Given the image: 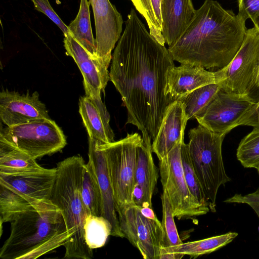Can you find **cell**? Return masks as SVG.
Listing matches in <instances>:
<instances>
[{
	"label": "cell",
	"mask_w": 259,
	"mask_h": 259,
	"mask_svg": "<svg viewBox=\"0 0 259 259\" xmlns=\"http://www.w3.org/2000/svg\"><path fill=\"white\" fill-rule=\"evenodd\" d=\"M174 61L168 49L147 30L132 8L112 55L109 77L126 109V123L141 131L148 146H152L172 102L165 89Z\"/></svg>",
	"instance_id": "6da1fadb"
},
{
	"label": "cell",
	"mask_w": 259,
	"mask_h": 259,
	"mask_svg": "<svg viewBox=\"0 0 259 259\" xmlns=\"http://www.w3.org/2000/svg\"><path fill=\"white\" fill-rule=\"evenodd\" d=\"M245 21L216 1L205 0L179 38L168 50L181 64L223 68L232 60L245 38Z\"/></svg>",
	"instance_id": "7a4b0ae2"
},
{
	"label": "cell",
	"mask_w": 259,
	"mask_h": 259,
	"mask_svg": "<svg viewBox=\"0 0 259 259\" xmlns=\"http://www.w3.org/2000/svg\"><path fill=\"white\" fill-rule=\"evenodd\" d=\"M69 235L63 213L51 200L20 213L0 249L3 259H35L64 246Z\"/></svg>",
	"instance_id": "3957f363"
},
{
	"label": "cell",
	"mask_w": 259,
	"mask_h": 259,
	"mask_svg": "<svg viewBox=\"0 0 259 259\" xmlns=\"http://www.w3.org/2000/svg\"><path fill=\"white\" fill-rule=\"evenodd\" d=\"M85 162L79 155L68 157L57 163L56 178L51 200L61 210L69 238L63 246L66 258L91 259L93 249L87 245L84 223L87 217L81 195Z\"/></svg>",
	"instance_id": "277c9868"
},
{
	"label": "cell",
	"mask_w": 259,
	"mask_h": 259,
	"mask_svg": "<svg viewBox=\"0 0 259 259\" xmlns=\"http://www.w3.org/2000/svg\"><path fill=\"white\" fill-rule=\"evenodd\" d=\"M188 151L195 173L209 202L215 211L219 188L231 181L224 167L222 146L225 135L214 133L199 124L188 134Z\"/></svg>",
	"instance_id": "5b68a950"
},
{
	"label": "cell",
	"mask_w": 259,
	"mask_h": 259,
	"mask_svg": "<svg viewBox=\"0 0 259 259\" xmlns=\"http://www.w3.org/2000/svg\"><path fill=\"white\" fill-rule=\"evenodd\" d=\"M138 133L127 134L118 141L100 144L106 157L117 213L135 205L133 193L135 184L137 147L142 142Z\"/></svg>",
	"instance_id": "8992f818"
},
{
	"label": "cell",
	"mask_w": 259,
	"mask_h": 259,
	"mask_svg": "<svg viewBox=\"0 0 259 259\" xmlns=\"http://www.w3.org/2000/svg\"><path fill=\"white\" fill-rule=\"evenodd\" d=\"M0 138L35 160L57 152L66 145L63 132L51 118L1 127Z\"/></svg>",
	"instance_id": "52a82bcc"
},
{
	"label": "cell",
	"mask_w": 259,
	"mask_h": 259,
	"mask_svg": "<svg viewBox=\"0 0 259 259\" xmlns=\"http://www.w3.org/2000/svg\"><path fill=\"white\" fill-rule=\"evenodd\" d=\"M181 139L159 160L163 191L169 197L174 217L178 220L205 214L209 210L200 206L190 193L184 177L181 155Z\"/></svg>",
	"instance_id": "ba28073f"
},
{
	"label": "cell",
	"mask_w": 259,
	"mask_h": 259,
	"mask_svg": "<svg viewBox=\"0 0 259 259\" xmlns=\"http://www.w3.org/2000/svg\"><path fill=\"white\" fill-rule=\"evenodd\" d=\"M256 102L249 94H237L221 89L203 113L195 119L199 124L208 130L226 135L240 125Z\"/></svg>",
	"instance_id": "9c48e42d"
},
{
	"label": "cell",
	"mask_w": 259,
	"mask_h": 259,
	"mask_svg": "<svg viewBox=\"0 0 259 259\" xmlns=\"http://www.w3.org/2000/svg\"><path fill=\"white\" fill-rule=\"evenodd\" d=\"M140 208L133 205L117 213L120 230L144 258L159 259L163 237L161 223L146 218Z\"/></svg>",
	"instance_id": "30bf717a"
},
{
	"label": "cell",
	"mask_w": 259,
	"mask_h": 259,
	"mask_svg": "<svg viewBox=\"0 0 259 259\" xmlns=\"http://www.w3.org/2000/svg\"><path fill=\"white\" fill-rule=\"evenodd\" d=\"M259 67V29H247L237 53L227 66L222 90L237 94H249L253 88Z\"/></svg>",
	"instance_id": "8fae6325"
},
{
	"label": "cell",
	"mask_w": 259,
	"mask_h": 259,
	"mask_svg": "<svg viewBox=\"0 0 259 259\" xmlns=\"http://www.w3.org/2000/svg\"><path fill=\"white\" fill-rule=\"evenodd\" d=\"M94 13L96 29V54L108 68L111 52L122 30L121 14L109 0H89Z\"/></svg>",
	"instance_id": "7c38bea8"
},
{
	"label": "cell",
	"mask_w": 259,
	"mask_h": 259,
	"mask_svg": "<svg viewBox=\"0 0 259 259\" xmlns=\"http://www.w3.org/2000/svg\"><path fill=\"white\" fill-rule=\"evenodd\" d=\"M63 41L67 54L73 59L82 75L85 96H101L110 80L104 61L93 57L70 33L64 35Z\"/></svg>",
	"instance_id": "4fadbf2b"
},
{
	"label": "cell",
	"mask_w": 259,
	"mask_h": 259,
	"mask_svg": "<svg viewBox=\"0 0 259 259\" xmlns=\"http://www.w3.org/2000/svg\"><path fill=\"white\" fill-rule=\"evenodd\" d=\"M226 69L227 66L216 71H209L201 67L189 65L174 66L166 75L165 95L174 102L197 88L220 83L226 78Z\"/></svg>",
	"instance_id": "5bb4252c"
},
{
	"label": "cell",
	"mask_w": 259,
	"mask_h": 259,
	"mask_svg": "<svg viewBox=\"0 0 259 259\" xmlns=\"http://www.w3.org/2000/svg\"><path fill=\"white\" fill-rule=\"evenodd\" d=\"M0 117L8 126L23 124L40 119H49L46 105L39 94H20L15 91L3 90L0 93Z\"/></svg>",
	"instance_id": "9a60e30c"
},
{
	"label": "cell",
	"mask_w": 259,
	"mask_h": 259,
	"mask_svg": "<svg viewBox=\"0 0 259 259\" xmlns=\"http://www.w3.org/2000/svg\"><path fill=\"white\" fill-rule=\"evenodd\" d=\"M89 158L95 167L102 197V214L111 223V235L123 238L119 224L112 184L110 179L106 157L100 143L89 138Z\"/></svg>",
	"instance_id": "2e32d148"
},
{
	"label": "cell",
	"mask_w": 259,
	"mask_h": 259,
	"mask_svg": "<svg viewBox=\"0 0 259 259\" xmlns=\"http://www.w3.org/2000/svg\"><path fill=\"white\" fill-rule=\"evenodd\" d=\"M56 178V169L13 175H0V184L25 197L51 200Z\"/></svg>",
	"instance_id": "e0dca14e"
},
{
	"label": "cell",
	"mask_w": 259,
	"mask_h": 259,
	"mask_svg": "<svg viewBox=\"0 0 259 259\" xmlns=\"http://www.w3.org/2000/svg\"><path fill=\"white\" fill-rule=\"evenodd\" d=\"M188 120L181 101L177 100L170 104L152 144V152L156 154L159 160L165 157L184 138Z\"/></svg>",
	"instance_id": "ac0fdd59"
},
{
	"label": "cell",
	"mask_w": 259,
	"mask_h": 259,
	"mask_svg": "<svg viewBox=\"0 0 259 259\" xmlns=\"http://www.w3.org/2000/svg\"><path fill=\"white\" fill-rule=\"evenodd\" d=\"M79 113L87 129L89 138L100 144L115 141V134L109 122L110 117L101 97L95 98L87 96L79 100Z\"/></svg>",
	"instance_id": "d6986e66"
},
{
	"label": "cell",
	"mask_w": 259,
	"mask_h": 259,
	"mask_svg": "<svg viewBox=\"0 0 259 259\" xmlns=\"http://www.w3.org/2000/svg\"><path fill=\"white\" fill-rule=\"evenodd\" d=\"M196 13L192 0H162V34L168 46L176 42Z\"/></svg>",
	"instance_id": "ffe728a7"
},
{
	"label": "cell",
	"mask_w": 259,
	"mask_h": 259,
	"mask_svg": "<svg viewBox=\"0 0 259 259\" xmlns=\"http://www.w3.org/2000/svg\"><path fill=\"white\" fill-rule=\"evenodd\" d=\"M152 152V146L146 145L143 141L138 146L135 184L142 189L147 206L151 208L152 196L159 177Z\"/></svg>",
	"instance_id": "44dd1931"
},
{
	"label": "cell",
	"mask_w": 259,
	"mask_h": 259,
	"mask_svg": "<svg viewBox=\"0 0 259 259\" xmlns=\"http://www.w3.org/2000/svg\"><path fill=\"white\" fill-rule=\"evenodd\" d=\"M44 168L29 155L0 138V175H17Z\"/></svg>",
	"instance_id": "7402d4cb"
},
{
	"label": "cell",
	"mask_w": 259,
	"mask_h": 259,
	"mask_svg": "<svg viewBox=\"0 0 259 259\" xmlns=\"http://www.w3.org/2000/svg\"><path fill=\"white\" fill-rule=\"evenodd\" d=\"M237 236V233L229 232L199 240L183 242L176 246L162 248L160 253L162 252L177 253L196 257L210 253L222 248L231 243Z\"/></svg>",
	"instance_id": "603a6c76"
},
{
	"label": "cell",
	"mask_w": 259,
	"mask_h": 259,
	"mask_svg": "<svg viewBox=\"0 0 259 259\" xmlns=\"http://www.w3.org/2000/svg\"><path fill=\"white\" fill-rule=\"evenodd\" d=\"M81 195L87 215H101V191L94 164L89 158L83 168Z\"/></svg>",
	"instance_id": "cb8c5ba5"
},
{
	"label": "cell",
	"mask_w": 259,
	"mask_h": 259,
	"mask_svg": "<svg viewBox=\"0 0 259 259\" xmlns=\"http://www.w3.org/2000/svg\"><path fill=\"white\" fill-rule=\"evenodd\" d=\"M90 2L80 0L79 11L76 18L68 26L70 34L93 57L96 54L95 39L93 35L90 13ZM100 59V58H99Z\"/></svg>",
	"instance_id": "d4e9b609"
},
{
	"label": "cell",
	"mask_w": 259,
	"mask_h": 259,
	"mask_svg": "<svg viewBox=\"0 0 259 259\" xmlns=\"http://www.w3.org/2000/svg\"><path fill=\"white\" fill-rule=\"evenodd\" d=\"M44 200L21 196L0 184L1 223L12 222L20 213L27 210Z\"/></svg>",
	"instance_id": "484cf974"
},
{
	"label": "cell",
	"mask_w": 259,
	"mask_h": 259,
	"mask_svg": "<svg viewBox=\"0 0 259 259\" xmlns=\"http://www.w3.org/2000/svg\"><path fill=\"white\" fill-rule=\"evenodd\" d=\"M222 89L221 83H211L197 88L180 98L188 120L201 115L217 93Z\"/></svg>",
	"instance_id": "4316f807"
},
{
	"label": "cell",
	"mask_w": 259,
	"mask_h": 259,
	"mask_svg": "<svg viewBox=\"0 0 259 259\" xmlns=\"http://www.w3.org/2000/svg\"><path fill=\"white\" fill-rule=\"evenodd\" d=\"M136 10L145 18L150 33L162 45L165 40L162 34L161 0H130Z\"/></svg>",
	"instance_id": "83f0119b"
},
{
	"label": "cell",
	"mask_w": 259,
	"mask_h": 259,
	"mask_svg": "<svg viewBox=\"0 0 259 259\" xmlns=\"http://www.w3.org/2000/svg\"><path fill=\"white\" fill-rule=\"evenodd\" d=\"M87 245L92 249L104 246L111 235L112 227L110 222L102 215H88L83 226Z\"/></svg>",
	"instance_id": "f1b7e54d"
},
{
	"label": "cell",
	"mask_w": 259,
	"mask_h": 259,
	"mask_svg": "<svg viewBox=\"0 0 259 259\" xmlns=\"http://www.w3.org/2000/svg\"><path fill=\"white\" fill-rule=\"evenodd\" d=\"M181 155L184 177L190 193L200 206L209 209V202L194 169L189 153L188 144H185L184 140L181 144Z\"/></svg>",
	"instance_id": "f546056e"
},
{
	"label": "cell",
	"mask_w": 259,
	"mask_h": 259,
	"mask_svg": "<svg viewBox=\"0 0 259 259\" xmlns=\"http://www.w3.org/2000/svg\"><path fill=\"white\" fill-rule=\"evenodd\" d=\"M236 156L245 168L259 167V127L253 130L240 142Z\"/></svg>",
	"instance_id": "4dcf8cb0"
},
{
	"label": "cell",
	"mask_w": 259,
	"mask_h": 259,
	"mask_svg": "<svg viewBox=\"0 0 259 259\" xmlns=\"http://www.w3.org/2000/svg\"><path fill=\"white\" fill-rule=\"evenodd\" d=\"M162 205V226L163 237L162 248L171 247L182 244V241L175 223L174 216L167 193L163 191L161 195Z\"/></svg>",
	"instance_id": "1f68e13d"
},
{
	"label": "cell",
	"mask_w": 259,
	"mask_h": 259,
	"mask_svg": "<svg viewBox=\"0 0 259 259\" xmlns=\"http://www.w3.org/2000/svg\"><path fill=\"white\" fill-rule=\"evenodd\" d=\"M31 1L33 3L35 9L49 17L59 27L64 35L70 33L68 26L62 21L54 11L48 0H31Z\"/></svg>",
	"instance_id": "d6a6232c"
},
{
	"label": "cell",
	"mask_w": 259,
	"mask_h": 259,
	"mask_svg": "<svg viewBox=\"0 0 259 259\" xmlns=\"http://www.w3.org/2000/svg\"><path fill=\"white\" fill-rule=\"evenodd\" d=\"M237 15L243 20L250 19L252 21L259 14V0H237Z\"/></svg>",
	"instance_id": "836d02e7"
},
{
	"label": "cell",
	"mask_w": 259,
	"mask_h": 259,
	"mask_svg": "<svg viewBox=\"0 0 259 259\" xmlns=\"http://www.w3.org/2000/svg\"><path fill=\"white\" fill-rule=\"evenodd\" d=\"M224 202L246 203L252 208L259 218V188L256 191L245 195L236 194L224 200Z\"/></svg>",
	"instance_id": "e575fe53"
},
{
	"label": "cell",
	"mask_w": 259,
	"mask_h": 259,
	"mask_svg": "<svg viewBox=\"0 0 259 259\" xmlns=\"http://www.w3.org/2000/svg\"><path fill=\"white\" fill-rule=\"evenodd\" d=\"M240 125L259 127V100L250 110Z\"/></svg>",
	"instance_id": "d590c367"
},
{
	"label": "cell",
	"mask_w": 259,
	"mask_h": 259,
	"mask_svg": "<svg viewBox=\"0 0 259 259\" xmlns=\"http://www.w3.org/2000/svg\"><path fill=\"white\" fill-rule=\"evenodd\" d=\"M142 214L146 218L154 220H158L151 207H144L140 208Z\"/></svg>",
	"instance_id": "8d00e7d4"
},
{
	"label": "cell",
	"mask_w": 259,
	"mask_h": 259,
	"mask_svg": "<svg viewBox=\"0 0 259 259\" xmlns=\"http://www.w3.org/2000/svg\"><path fill=\"white\" fill-rule=\"evenodd\" d=\"M184 255L182 254L172 252H161L159 259H180Z\"/></svg>",
	"instance_id": "74e56055"
},
{
	"label": "cell",
	"mask_w": 259,
	"mask_h": 259,
	"mask_svg": "<svg viewBox=\"0 0 259 259\" xmlns=\"http://www.w3.org/2000/svg\"><path fill=\"white\" fill-rule=\"evenodd\" d=\"M253 88H256L259 90V67L257 69L256 76L255 80L254 85Z\"/></svg>",
	"instance_id": "f35d334b"
},
{
	"label": "cell",
	"mask_w": 259,
	"mask_h": 259,
	"mask_svg": "<svg viewBox=\"0 0 259 259\" xmlns=\"http://www.w3.org/2000/svg\"><path fill=\"white\" fill-rule=\"evenodd\" d=\"M254 24V26L259 29V14L252 21Z\"/></svg>",
	"instance_id": "ab89813d"
},
{
	"label": "cell",
	"mask_w": 259,
	"mask_h": 259,
	"mask_svg": "<svg viewBox=\"0 0 259 259\" xmlns=\"http://www.w3.org/2000/svg\"><path fill=\"white\" fill-rule=\"evenodd\" d=\"M257 170L258 173L259 174V167L257 168Z\"/></svg>",
	"instance_id": "60d3db41"
},
{
	"label": "cell",
	"mask_w": 259,
	"mask_h": 259,
	"mask_svg": "<svg viewBox=\"0 0 259 259\" xmlns=\"http://www.w3.org/2000/svg\"><path fill=\"white\" fill-rule=\"evenodd\" d=\"M162 1V0H161Z\"/></svg>",
	"instance_id": "b9f144b4"
}]
</instances>
